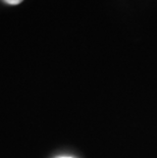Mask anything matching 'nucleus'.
<instances>
[{
	"label": "nucleus",
	"instance_id": "nucleus-2",
	"mask_svg": "<svg viewBox=\"0 0 157 158\" xmlns=\"http://www.w3.org/2000/svg\"><path fill=\"white\" fill-rule=\"evenodd\" d=\"M58 158H72V157H68V156H63V157H58Z\"/></svg>",
	"mask_w": 157,
	"mask_h": 158
},
{
	"label": "nucleus",
	"instance_id": "nucleus-1",
	"mask_svg": "<svg viewBox=\"0 0 157 158\" xmlns=\"http://www.w3.org/2000/svg\"><path fill=\"white\" fill-rule=\"evenodd\" d=\"M3 1L9 5H18L19 3H22L24 0H3Z\"/></svg>",
	"mask_w": 157,
	"mask_h": 158
}]
</instances>
